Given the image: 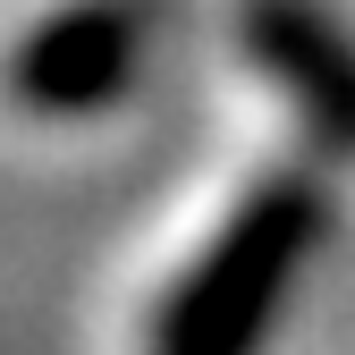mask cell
<instances>
[{
	"instance_id": "3",
	"label": "cell",
	"mask_w": 355,
	"mask_h": 355,
	"mask_svg": "<svg viewBox=\"0 0 355 355\" xmlns=\"http://www.w3.org/2000/svg\"><path fill=\"white\" fill-rule=\"evenodd\" d=\"M237 51L271 85V102L296 119V136L347 161L355 153V42L313 9V0H245L237 9Z\"/></svg>"
},
{
	"instance_id": "1",
	"label": "cell",
	"mask_w": 355,
	"mask_h": 355,
	"mask_svg": "<svg viewBox=\"0 0 355 355\" xmlns=\"http://www.w3.org/2000/svg\"><path fill=\"white\" fill-rule=\"evenodd\" d=\"M322 187L313 169H262L237 187L220 229L195 245V262L161 288L153 355H254L279 296L296 288L304 254L322 245Z\"/></svg>"
},
{
	"instance_id": "2",
	"label": "cell",
	"mask_w": 355,
	"mask_h": 355,
	"mask_svg": "<svg viewBox=\"0 0 355 355\" xmlns=\"http://www.w3.org/2000/svg\"><path fill=\"white\" fill-rule=\"evenodd\" d=\"M153 26H161V0H60L0 60V94L26 119H94L136 85Z\"/></svg>"
}]
</instances>
